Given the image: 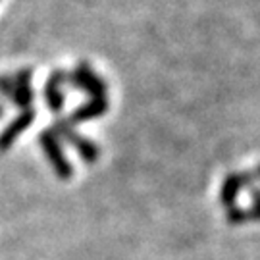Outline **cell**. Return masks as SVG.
Instances as JSON below:
<instances>
[{"mask_svg": "<svg viewBox=\"0 0 260 260\" xmlns=\"http://www.w3.org/2000/svg\"><path fill=\"white\" fill-rule=\"evenodd\" d=\"M64 85H68V72L62 68L52 70L45 83V101H47L48 110L54 114H60L64 108Z\"/></svg>", "mask_w": 260, "mask_h": 260, "instance_id": "277c9868", "label": "cell"}, {"mask_svg": "<svg viewBox=\"0 0 260 260\" xmlns=\"http://www.w3.org/2000/svg\"><path fill=\"white\" fill-rule=\"evenodd\" d=\"M68 85L74 87L81 93L89 94L91 99H96V96H106L108 93V85H106V79L101 77L93 70V66L89 62H77L72 72H68Z\"/></svg>", "mask_w": 260, "mask_h": 260, "instance_id": "3957f363", "label": "cell"}, {"mask_svg": "<svg viewBox=\"0 0 260 260\" xmlns=\"http://www.w3.org/2000/svg\"><path fill=\"white\" fill-rule=\"evenodd\" d=\"M33 121H35V110L33 108L19 112L18 116L10 121L8 125L2 129V133H0V152H6V150L12 149L19 135L25 129H29V125Z\"/></svg>", "mask_w": 260, "mask_h": 260, "instance_id": "8992f818", "label": "cell"}, {"mask_svg": "<svg viewBox=\"0 0 260 260\" xmlns=\"http://www.w3.org/2000/svg\"><path fill=\"white\" fill-rule=\"evenodd\" d=\"M225 218L232 225H243V223L251 222V216H249V208H243L239 205H233L230 208H225Z\"/></svg>", "mask_w": 260, "mask_h": 260, "instance_id": "9c48e42d", "label": "cell"}, {"mask_svg": "<svg viewBox=\"0 0 260 260\" xmlns=\"http://www.w3.org/2000/svg\"><path fill=\"white\" fill-rule=\"evenodd\" d=\"M2 116H4V108H2V104H0V120H2Z\"/></svg>", "mask_w": 260, "mask_h": 260, "instance_id": "5bb4252c", "label": "cell"}, {"mask_svg": "<svg viewBox=\"0 0 260 260\" xmlns=\"http://www.w3.org/2000/svg\"><path fill=\"white\" fill-rule=\"evenodd\" d=\"M239 177H241V185L245 191H249L251 187L258 185V176L254 170H241L239 172Z\"/></svg>", "mask_w": 260, "mask_h": 260, "instance_id": "8fae6325", "label": "cell"}, {"mask_svg": "<svg viewBox=\"0 0 260 260\" xmlns=\"http://www.w3.org/2000/svg\"><path fill=\"white\" fill-rule=\"evenodd\" d=\"M50 129L62 143H68L72 149H75V152L79 154V158L83 160L85 164H89V166L96 164V160L101 156L99 145L93 139L79 135L68 118H56L54 123L50 125Z\"/></svg>", "mask_w": 260, "mask_h": 260, "instance_id": "6da1fadb", "label": "cell"}, {"mask_svg": "<svg viewBox=\"0 0 260 260\" xmlns=\"http://www.w3.org/2000/svg\"><path fill=\"white\" fill-rule=\"evenodd\" d=\"M251 197V206H249V216L252 222H260V187L254 185L249 189Z\"/></svg>", "mask_w": 260, "mask_h": 260, "instance_id": "30bf717a", "label": "cell"}, {"mask_svg": "<svg viewBox=\"0 0 260 260\" xmlns=\"http://www.w3.org/2000/svg\"><path fill=\"white\" fill-rule=\"evenodd\" d=\"M12 91H14V81H12V77H10V75H0V94L6 96L10 101Z\"/></svg>", "mask_w": 260, "mask_h": 260, "instance_id": "7c38bea8", "label": "cell"}, {"mask_svg": "<svg viewBox=\"0 0 260 260\" xmlns=\"http://www.w3.org/2000/svg\"><path fill=\"white\" fill-rule=\"evenodd\" d=\"M254 172H256V176H258V181H260V164L256 166V170H254Z\"/></svg>", "mask_w": 260, "mask_h": 260, "instance_id": "4fadbf2b", "label": "cell"}, {"mask_svg": "<svg viewBox=\"0 0 260 260\" xmlns=\"http://www.w3.org/2000/svg\"><path fill=\"white\" fill-rule=\"evenodd\" d=\"M31 77H33L31 68H21L12 77L14 91H12L10 101H12L14 106H18L19 110H27V108H31V103H33L35 93H33V87H31Z\"/></svg>", "mask_w": 260, "mask_h": 260, "instance_id": "5b68a950", "label": "cell"}, {"mask_svg": "<svg viewBox=\"0 0 260 260\" xmlns=\"http://www.w3.org/2000/svg\"><path fill=\"white\" fill-rule=\"evenodd\" d=\"M241 191L243 185L239 172H228L222 179V185H220V203H222L223 210L237 205V199L241 195Z\"/></svg>", "mask_w": 260, "mask_h": 260, "instance_id": "ba28073f", "label": "cell"}, {"mask_svg": "<svg viewBox=\"0 0 260 260\" xmlns=\"http://www.w3.org/2000/svg\"><path fill=\"white\" fill-rule=\"evenodd\" d=\"M108 106H110V104H108V99H106V96L89 99L87 103H83L81 106H77L68 120H70L72 125H75V123H85V121L103 118L104 114L108 112Z\"/></svg>", "mask_w": 260, "mask_h": 260, "instance_id": "52a82bcc", "label": "cell"}, {"mask_svg": "<svg viewBox=\"0 0 260 260\" xmlns=\"http://www.w3.org/2000/svg\"><path fill=\"white\" fill-rule=\"evenodd\" d=\"M39 145H41V149L45 152V156H47L48 164H50L52 172L56 174V177L62 179V181H70L74 177L75 168L68 160V156H66L62 141L56 137L50 127L39 133Z\"/></svg>", "mask_w": 260, "mask_h": 260, "instance_id": "7a4b0ae2", "label": "cell"}]
</instances>
